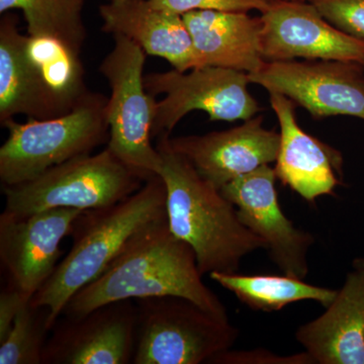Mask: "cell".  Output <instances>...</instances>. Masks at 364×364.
Returning a JSON list of instances; mask_svg holds the SVG:
<instances>
[{"label": "cell", "mask_w": 364, "mask_h": 364, "mask_svg": "<svg viewBox=\"0 0 364 364\" xmlns=\"http://www.w3.org/2000/svg\"><path fill=\"white\" fill-rule=\"evenodd\" d=\"M274 167L264 165L223 186V196L237 208L242 224L267 244L270 259L284 274L305 279L308 254L315 239L294 227L277 198Z\"/></svg>", "instance_id": "obj_11"}, {"label": "cell", "mask_w": 364, "mask_h": 364, "mask_svg": "<svg viewBox=\"0 0 364 364\" xmlns=\"http://www.w3.org/2000/svg\"><path fill=\"white\" fill-rule=\"evenodd\" d=\"M325 309L296 330V341L315 364H364V272H349Z\"/></svg>", "instance_id": "obj_17"}, {"label": "cell", "mask_w": 364, "mask_h": 364, "mask_svg": "<svg viewBox=\"0 0 364 364\" xmlns=\"http://www.w3.org/2000/svg\"><path fill=\"white\" fill-rule=\"evenodd\" d=\"M299 1H311V0H299Z\"/></svg>", "instance_id": "obj_29"}, {"label": "cell", "mask_w": 364, "mask_h": 364, "mask_svg": "<svg viewBox=\"0 0 364 364\" xmlns=\"http://www.w3.org/2000/svg\"><path fill=\"white\" fill-rule=\"evenodd\" d=\"M260 18L264 61L333 60L364 66V41L333 26L311 1L269 0Z\"/></svg>", "instance_id": "obj_12"}, {"label": "cell", "mask_w": 364, "mask_h": 364, "mask_svg": "<svg viewBox=\"0 0 364 364\" xmlns=\"http://www.w3.org/2000/svg\"><path fill=\"white\" fill-rule=\"evenodd\" d=\"M210 364H315L306 352L279 355L265 349L254 350H229L215 356Z\"/></svg>", "instance_id": "obj_26"}, {"label": "cell", "mask_w": 364, "mask_h": 364, "mask_svg": "<svg viewBox=\"0 0 364 364\" xmlns=\"http://www.w3.org/2000/svg\"><path fill=\"white\" fill-rule=\"evenodd\" d=\"M208 277L231 291L253 311L274 313L301 301H315L327 308L336 298L338 289L313 286L289 275H245L238 272H213Z\"/></svg>", "instance_id": "obj_20"}, {"label": "cell", "mask_w": 364, "mask_h": 364, "mask_svg": "<svg viewBox=\"0 0 364 364\" xmlns=\"http://www.w3.org/2000/svg\"><path fill=\"white\" fill-rule=\"evenodd\" d=\"M172 150L191 162L203 178L221 189L230 181L275 163L280 136L263 127V117H253L241 126L205 135L171 138Z\"/></svg>", "instance_id": "obj_14"}, {"label": "cell", "mask_w": 364, "mask_h": 364, "mask_svg": "<svg viewBox=\"0 0 364 364\" xmlns=\"http://www.w3.org/2000/svg\"><path fill=\"white\" fill-rule=\"evenodd\" d=\"M135 299L112 301L78 317L61 316L46 342L42 364H129L136 350Z\"/></svg>", "instance_id": "obj_10"}, {"label": "cell", "mask_w": 364, "mask_h": 364, "mask_svg": "<svg viewBox=\"0 0 364 364\" xmlns=\"http://www.w3.org/2000/svg\"><path fill=\"white\" fill-rule=\"evenodd\" d=\"M182 18L193 39L196 68L221 67L250 74L264 63L260 16L242 11H193Z\"/></svg>", "instance_id": "obj_18"}, {"label": "cell", "mask_w": 364, "mask_h": 364, "mask_svg": "<svg viewBox=\"0 0 364 364\" xmlns=\"http://www.w3.org/2000/svg\"><path fill=\"white\" fill-rule=\"evenodd\" d=\"M28 301L31 299H26L14 284L7 282L0 293V341L6 338L16 316Z\"/></svg>", "instance_id": "obj_27"}, {"label": "cell", "mask_w": 364, "mask_h": 364, "mask_svg": "<svg viewBox=\"0 0 364 364\" xmlns=\"http://www.w3.org/2000/svg\"><path fill=\"white\" fill-rule=\"evenodd\" d=\"M146 181L105 148L57 165L32 181L1 186L4 212L28 215L52 208L97 210L122 202Z\"/></svg>", "instance_id": "obj_5"}, {"label": "cell", "mask_w": 364, "mask_h": 364, "mask_svg": "<svg viewBox=\"0 0 364 364\" xmlns=\"http://www.w3.org/2000/svg\"><path fill=\"white\" fill-rule=\"evenodd\" d=\"M189 73L173 69L145 74V87L156 97L152 136H170L188 112H207L210 121H247L260 111L249 92L246 72L205 66Z\"/></svg>", "instance_id": "obj_8"}, {"label": "cell", "mask_w": 364, "mask_h": 364, "mask_svg": "<svg viewBox=\"0 0 364 364\" xmlns=\"http://www.w3.org/2000/svg\"><path fill=\"white\" fill-rule=\"evenodd\" d=\"M248 79L269 93L289 98L315 119H364V66L356 62L265 61L259 70L248 74Z\"/></svg>", "instance_id": "obj_9"}, {"label": "cell", "mask_w": 364, "mask_h": 364, "mask_svg": "<svg viewBox=\"0 0 364 364\" xmlns=\"http://www.w3.org/2000/svg\"><path fill=\"white\" fill-rule=\"evenodd\" d=\"M166 296L191 299L229 318L221 299L203 282L195 251L172 234L167 218L139 234L102 274L69 299L61 316L78 317L112 301Z\"/></svg>", "instance_id": "obj_1"}, {"label": "cell", "mask_w": 364, "mask_h": 364, "mask_svg": "<svg viewBox=\"0 0 364 364\" xmlns=\"http://www.w3.org/2000/svg\"><path fill=\"white\" fill-rule=\"evenodd\" d=\"M26 53L60 114L70 112L90 91L80 54L58 40L28 33Z\"/></svg>", "instance_id": "obj_21"}, {"label": "cell", "mask_w": 364, "mask_h": 364, "mask_svg": "<svg viewBox=\"0 0 364 364\" xmlns=\"http://www.w3.org/2000/svg\"><path fill=\"white\" fill-rule=\"evenodd\" d=\"M102 31L122 35L146 54L169 62L181 72L198 67L193 39L182 14L153 6L150 0H109L100 6Z\"/></svg>", "instance_id": "obj_16"}, {"label": "cell", "mask_w": 364, "mask_h": 364, "mask_svg": "<svg viewBox=\"0 0 364 364\" xmlns=\"http://www.w3.org/2000/svg\"><path fill=\"white\" fill-rule=\"evenodd\" d=\"M318 13L340 31L364 41V0H311Z\"/></svg>", "instance_id": "obj_24"}, {"label": "cell", "mask_w": 364, "mask_h": 364, "mask_svg": "<svg viewBox=\"0 0 364 364\" xmlns=\"http://www.w3.org/2000/svg\"><path fill=\"white\" fill-rule=\"evenodd\" d=\"M153 6L183 14L193 11H242L264 13L269 0H150Z\"/></svg>", "instance_id": "obj_25"}, {"label": "cell", "mask_w": 364, "mask_h": 364, "mask_svg": "<svg viewBox=\"0 0 364 364\" xmlns=\"http://www.w3.org/2000/svg\"><path fill=\"white\" fill-rule=\"evenodd\" d=\"M166 186L160 176L116 205L83 210L75 220L72 247L31 299L49 311L50 331L72 298L105 272L139 234L167 218Z\"/></svg>", "instance_id": "obj_3"}, {"label": "cell", "mask_w": 364, "mask_h": 364, "mask_svg": "<svg viewBox=\"0 0 364 364\" xmlns=\"http://www.w3.org/2000/svg\"><path fill=\"white\" fill-rule=\"evenodd\" d=\"M49 311L26 304L6 338L0 341V364H42L49 337Z\"/></svg>", "instance_id": "obj_23"}, {"label": "cell", "mask_w": 364, "mask_h": 364, "mask_svg": "<svg viewBox=\"0 0 364 364\" xmlns=\"http://www.w3.org/2000/svg\"><path fill=\"white\" fill-rule=\"evenodd\" d=\"M138 329L134 364H203L231 349L240 330L191 299H135Z\"/></svg>", "instance_id": "obj_6"}, {"label": "cell", "mask_w": 364, "mask_h": 364, "mask_svg": "<svg viewBox=\"0 0 364 364\" xmlns=\"http://www.w3.org/2000/svg\"><path fill=\"white\" fill-rule=\"evenodd\" d=\"M0 20V124L18 114L28 119L61 117L45 90L35 66L26 56V35L18 18L7 11Z\"/></svg>", "instance_id": "obj_19"}, {"label": "cell", "mask_w": 364, "mask_h": 364, "mask_svg": "<svg viewBox=\"0 0 364 364\" xmlns=\"http://www.w3.org/2000/svg\"><path fill=\"white\" fill-rule=\"evenodd\" d=\"M107 97L88 91L70 112L54 119H11L2 124L9 131L0 147L1 186L32 181L47 170L91 154L109 141Z\"/></svg>", "instance_id": "obj_4"}, {"label": "cell", "mask_w": 364, "mask_h": 364, "mask_svg": "<svg viewBox=\"0 0 364 364\" xmlns=\"http://www.w3.org/2000/svg\"><path fill=\"white\" fill-rule=\"evenodd\" d=\"M83 210L52 208L28 215H0V259L9 282L26 299L42 289L61 259V243Z\"/></svg>", "instance_id": "obj_13"}, {"label": "cell", "mask_w": 364, "mask_h": 364, "mask_svg": "<svg viewBox=\"0 0 364 364\" xmlns=\"http://www.w3.org/2000/svg\"><path fill=\"white\" fill-rule=\"evenodd\" d=\"M169 136L158 138L159 174L166 186L170 231L195 251L203 277L238 272L242 260L267 244L242 224L233 203L172 150Z\"/></svg>", "instance_id": "obj_2"}, {"label": "cell", "mask_w": 364, "mask_h": 364, "mask_svg": "<svg viewBox=\"0 0 364 364\" xmlns=\"http://www.w3.org/2000/svg\"><path fill=\"white\" fill-rule=\"evenodd\" d=\"M112 51L105 57L100 72L111 87L107 116V148L145 179L158 176L161 155L152 145L153 119L156 97L148 92L144 81L145 51L133 41L114 35Z\"/></svg>", "instance_id": "obj_7"}, {"label": "cell", "mask_w": 364, "mask_h": 364, "mask_svg": "<svg viewBox=\"0 0 364 364\" xmlns=\"http://www.w3.org/2000/svg\"><path fill=\"white\" fill-rule=\"evenodd\" d=\"M269 102L279 123V150L275 173L282 184L309 203L334 195L342 176L343 157L338 150L311 136L299 127L294 102L270 92Z\"/></svg>", "instance_id": "obj_15"}, {"label": "cell", "mask_w": 364, "mask_h": 364, "mask_svg": "<svg viewBox=\"0 0 364 364\" xmlns=\"http://www.w3.org/2000/svg\"><path fill=\"white\" fill-rule=\"evenodd\" d=\"M352 267L354 269L363 270L364 272V257H358L353 260Z\"/></svg>", "instance_id": "obj_28"}, {"label": "cell", "mask_w": 364, "mask_h": 364, "mask_svg": "<svg viewBox=\"0 0 364 364\" xmlns=\"http://www.w3.org/2000/svg\"><path fill=\"white\" fill-rule=\"evenodd\" d=\"M86 0H0V14L21 11L26 33L53 38L80 54L87 30L83 21Z\"/></svg>", "instance_id": "obj_22"}]
</instances>
